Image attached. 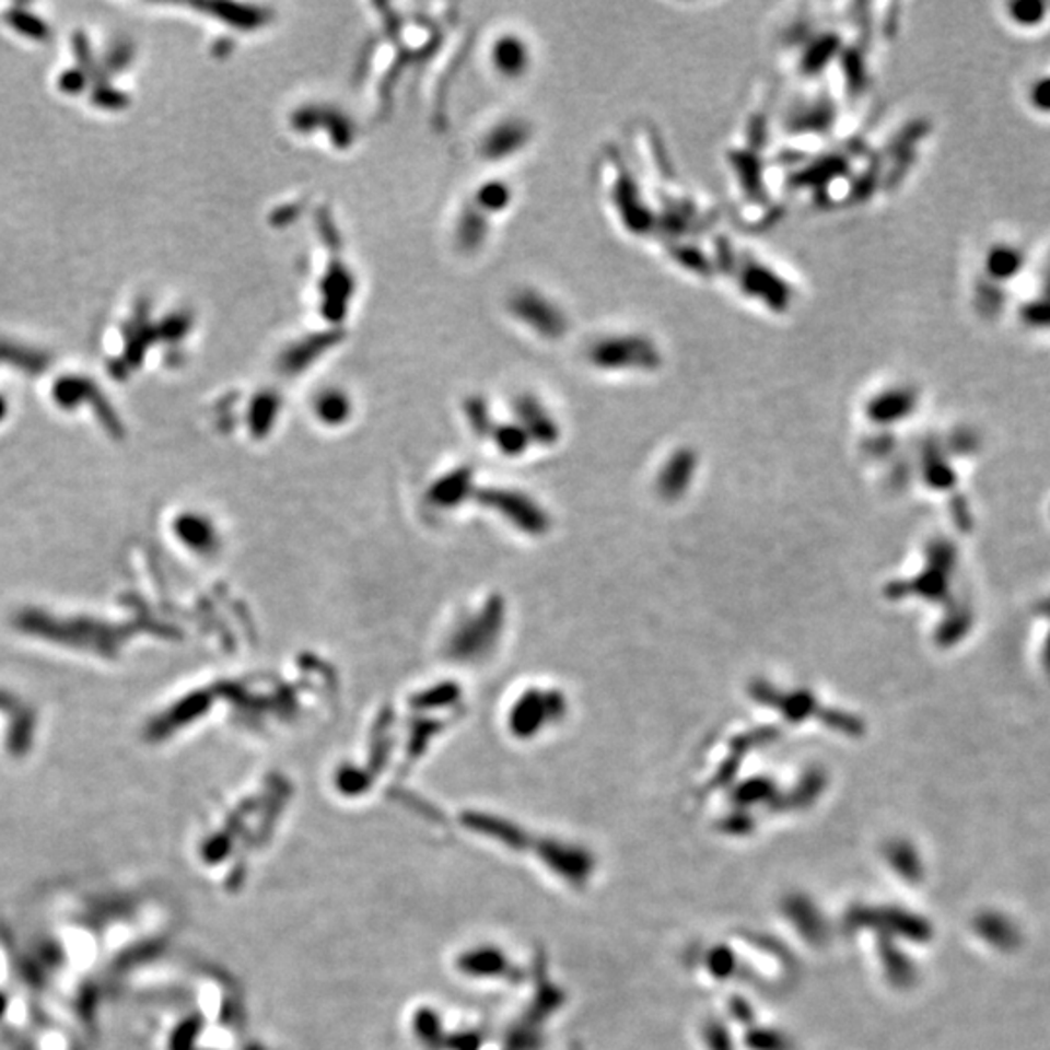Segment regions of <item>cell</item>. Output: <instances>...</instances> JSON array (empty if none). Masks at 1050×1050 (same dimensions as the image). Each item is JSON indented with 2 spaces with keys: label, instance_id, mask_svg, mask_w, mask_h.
Segmentation results:
<instances>
[{
  "label": "cell",
  "instance_id": "6da1fadb",
  "mask_svg": "<svg viewBox=\"0 0 1050 1050\" xmlns=\"http://www.w3.org/2000/svg\"><path fill=\"white\" fill-rule=\"evenodd\" d=\"M590 359H594L604 368H656L662 360V352L654 341L644 335L625 332L612 335L597 341L590 350Z\"/></svg>",
  "mask_w": 1050,
  "mask_h": 1050
},
{
  "label": "cell",
  "instance_id": "7a4b0ae2",
  "mask_svg": "<svg viewBox=\"0 0 1050 1050\" xmlns=\"http://www.w3.org/2000/svg\"><path fill=\"white\" fill-rule=\"evenodd\" d=\"M1047 664H1049V669H1050V640H1049V646H1047Z\"/></svg>",
  "mask_w": 1050,
  "mask_h": 1050
}]
</instances>
